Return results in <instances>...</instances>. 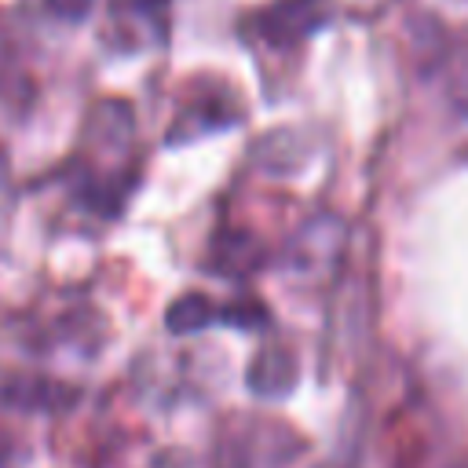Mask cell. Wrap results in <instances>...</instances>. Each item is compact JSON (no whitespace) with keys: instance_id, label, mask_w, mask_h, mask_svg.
<instances>
[{"instance_id":"1","label":"cell","mask_w":468,"mask_h":468,"mask_svg":"<svg viewBox=\"0 0 468 468\" xmlns=\"http://www.w3.org/2000/svg\"><path fill=\"white\" fill-rule=\"evenodd\" d=\"M344 249H347V227L336 216H311L292 234L282 263H285L289 278H296L303 285H318L336 274Z\"/></svg>"},{"instance_id":"2","label":"cell","mask_w":468,"mask_h":468,"mask_svg":"<svg viewBox=\"0 0 468 468\" xmlns=\"http://www.w3.org/2000/svg\"><path fill=\"white\" fill-rule=\"evenodd\" d=\"M329 11H333V0H274L252 11V26L271 48H289L307 40L314 29H322L333 18Z\"/></svg>"},{"instance_id":"3","label":"cell","mask_w":468,"mask_h":468,"mask_svg":"<svg viewBox=\"0 0 468 468\" xmlns=\"http://www.w3.org/2000/svg\"><path fill=\"white\" fill-rule=\"evenodd\" d=\"M292 380H296V362H292V355L285 347H267L249 366V388L256 395L278 399V395H285L292 388Z\"/></svg>"},{"instance_id":"4","label":"cell","mask_w":468,"mask_h":468,"mask_svg":"<svg viewBox=\"0 0 468 468\" xmlns=\"http://www.w3.org/2000/svg\"><path fill=\"white\" fill-rule=\"evenodd\" d=\"M212 318H216V307H212L208 300H201V296H183L179 303L168 307V329H176V333L201 329V325H208Z\"/></svg>"},{"instance_id":"5","label":"cell","mask_w":468,"mask_h":468,"mask_svg":"<svg viewBox=\"0 0 468 468\" xmlns=\"http://www.w3.org/2000/svg\"><path fill=\"white\" fill-rule=\"evenodd\" d=\"M51 4H55L62 15L77 18V15H84V11H88V4H91V0H51Z\"/></svg>"},{"instance_id":"6","label":"cell","mask_w":468,"mask_h":468,"mask_svg":"<svg viewBox=\"0 0 468 468\" xmlns=\"http://www.w3.org/2000/svg\"><path fill=\"white\" fill-rule=\"evenodd\" d=\"M457 468H468V464H457Z\"/></svg>"}]
</instances>
